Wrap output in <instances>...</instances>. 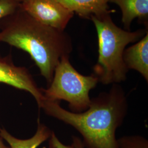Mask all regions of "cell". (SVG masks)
<instances>
[{
	"label": "cell",
	"instance_id": "13",
	"mask_svg": "<svg viewBox=\"0 0 148 148\" xmlns=\"http://www.w3.org/2000/svg\"><path fill=\"white\" fill-rule=\"evenodd\" d=\"M49 139V148H75L73 144L71 145H65L62 143L53 132Z\"/></svg>",
	"mask_w": 148,
	"mask_h": 148
},
{
	"label": "cell",
	"instance_id": "3",
	"mask_svg": "<svg viewBox=\"0 0 148 148\" xmlns=\"http://www.w3.org/2000/svg\"><path fill=\"white\" fill-rule=\"evenodd\" d=\"M98 42V57L93 66V74L103 85L120 84L127 79L128 71L123 60L127 45L137 42L147 30L135 32L123 30L112 21L110 14L92 16Z\"/></svg>",
	"mask_w": 148,
	"mask_h": 148
},
{
	"label": "cell",
	"instance_id": "11",
	"mask_svg": "<svg viewBox=\"0 0 148 148\" xmlns=\"http://www.w3.org/2000/svg\"><path fill=\"white\" fill-rule=\"evenodd\" d=\"M118 148H148L147 139L139 135L124 136L117 139Z\"/></svg>",
	"mask_w": 148,
	"mask_h": 148
},
{
	"label": "cell",
	"instance_id": "10",
	"mask_svg": "<svg viewBox=\"0 0 148 148\" xmlns=\"http://www.w3.org/2000/svg\"><path fill=\"white\" fill-rule=\"evenodd\" d=\"M52 131L38 121L35 134L27 139H21L12 136L5 128H0V137L8 144L11 148H37L49 139Z\"/></svg>",
	"mask_w": 148,
	"mask_h": 148
},
{
	"label": "cell",
	"instance_id": "7",
	"mask_svg": "<svg viewBox=\"0 0 148 148\" xmlns=\"http://www.w3.org/2000/svg\"><path fill=\"white\" fill-rule=\"evenodd\" d=\"M123 60L127 69L134 70L148 82V32L135 44L125 49Z\"/></svg>",
	"mask_w": 148,
	"mask_h": 148
},
{
	"label": "cell",
	"instance_id": "14",
	"mask_svg": "<svg viewBox=\"0 0 148 148\" xmlns=\"http://www.w3.org/2000/svg\"><path fill=\"white\" fill-rule=\"evenodd\" d=\"M72 139V144L74 145L75 148H85L82 142V140L76 136H73Z\"/></svg>",
	"mask_w": 148,
	"mask_h": 148
},
{
	"label": "cell",
	"instance_id": "16",
	"mask_svg": "<svg viewBox=\"0 0 148 148\" xmlns=\"http://www.w3.org/2000/svg\"><path fill=\"white\" fill-rule=\"evenodd\" d=\"M17 1H19V2L21 3V2H22L23 0H17Z\"/></svg>",
	"mask_w": 148,
	"mask_h": 148
},
{
	"label": "cell",
	"instance_id": "15",
	"mask_svg": "<svg viewBox=\"0 0 148 148\" xmlns=\"http://www.w3.org/2000/svg\"><path fill=\"white\" fill-rule=\"evenodd\" d=\"M0 148H11L10 147L6 146L4 143L3 142L2 139L0 137Z\"/></svg>",
	"mask_w": 148,
	"mask_h": 148
},
{
	"label": "cell",
	"instance_id": "12",
	"mask_svg": "<svg viewBox=\"0 0 148 148\" xmlns=\"http://www.w3.org/2000/svg\"><path fill=\"white\" fill-rule=\"evenodd\" d=\"M19 5L17 0H0V20L13 14Z\"/></svg>",
	"mask_w": 148,
	"mask_h": 148
},
{
	"label": "cell",
	"instance_id": "6",
	"mask_svg": "<svg viewBox=\"0 0 148 148\" xmlns=\"http://www.w3.org/2000/svg\"><path fill=\"white\" fill-rule=\"evenodd\" d=\"M0 83L27 92L35 98L40 109L47 101L29 70L15 65L11 55L0 56Z\"/></svg>",
	"mask_w": 148,
	"mask_h": 148
},
{
	"label": "cell",
	"instance_id": "8",
	"mask_svg": "<svg viewBox=\"0 0 148 148\" xmlns=\"http://www.w3.org/2000/svg\"><path fill=\"white\" fill-rule=\"evenodd\" d=\"M80 18L90 19L92 16L100 17L110 14L108 0H56Z\"/></svg>",
	"mask_w": 148,
	"mask_h": 148
},
{
	"label": "cell",
	"instance_id": "1",
	"mask_svg": "<svg viewBox=\"0 0 148 148\" xmlns=\"http://www.w3.org/2000/svg\"><path fill=\"white\" fill-rule=\"evenodd\" d=\"M42 109L48 116L75 129L85 148H118L116 132L127 116L128 104L123 87L112 84L108 92L91 98L88 109L84 112L68 111L59 101L48 100Z\"/></svg>",
	"mask_w": 148,
	"mask_h": 148
},
{
	"label": "cell",
	"instance_id": "9",
	"mask_svg": "<svg viewBox=\"0 0 148 148\" xmlns=\"http://www.w3.org/2000/svg\"><path fill=\"white\" fill-rule=\"evenodd\" d=\"M108 1L116 4L121 9L122 22L126 30L130 31L131 25L136 18L147 24L148 0H108Z\"/></svg>",
	"mask_w": 148,
	"mask_h": 148
},
{
	"label": "cell",
	"instance_id": "5",
	"mask_svg": "<svg viewBox=\"0 0 148 148\" xmlns=\"http://www.w3.org/2000/svg\"><path fill=\"white\" fill-rule=\"evenodd\" d=\"M20 7L37 21L61 31H64L74 16L56 0H23Z\"/></svg>",
	"mask_w": 148,
	"mask_h": 148
},
{
	"label": "cell",
	"instance_id": "4",
	"mask_svg": "<svg viewBox=\"0 0 148 148\" xmlns=\"http://www.w3.org/2000/svg\"><path fill=\"white\" fill-rule=\"evenodd\" d=\"M98 83L93 74L86 76L78 72L66 56L61 59L56 66L47 88L41 89L48 101H65L71 112H82L88 109L91 101L90 91Z\"/></svg>",
	"mask_w": 148,
	"mask_h": 148
},
{
	"label": "cell",
	"instance_id": "2",
	"mask_svg": "<svg viewBox=\"0 0 148 148\" xmlns=\"http://www.w3.org/2000/svg\"><path fill=\"white\" fill-rule=\"evenodd\" d=\"M0 42L28 53L48 86L61 59L70 57L73 49L66 32L41 23L20 5L13 14L0 20Z\"/></svg>",
	"mask_w": 148,
	"mask_h": 148
}]
</instances>
